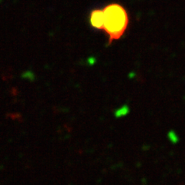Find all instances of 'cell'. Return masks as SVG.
<instances>
[{"mask_svg":"<svg viewBox=\"0 0 185 185\" xmlns=\"http://www.w3.org/2000/svg\"><path fill=\"white\" fill-rule=\"evenodd\" d=\"M104 23L103 30L108 36L109 43L117 40L124 36L129 24V17L124 6L112 3L103 9Z\"/></svg>","mask_w":185,"mask_h":185,"instance_id":"6da1fadb","label":"cell"},{"mask_svg":"<svg viewBox=\"0 0 185 185\" xmlns=\"http://www.w3.org/2000/svg\"><path fill=\"white\" fill-rule=\"evenodd\" d=\"M90 24L92 27L98 29H103L104 23V15L103 9H95L91 12L90 17Z\"/></svg>","mask_w":185,"mask_h":185,"instance_id":"7a4b0ae2","label":"cell"}]
</instances>
